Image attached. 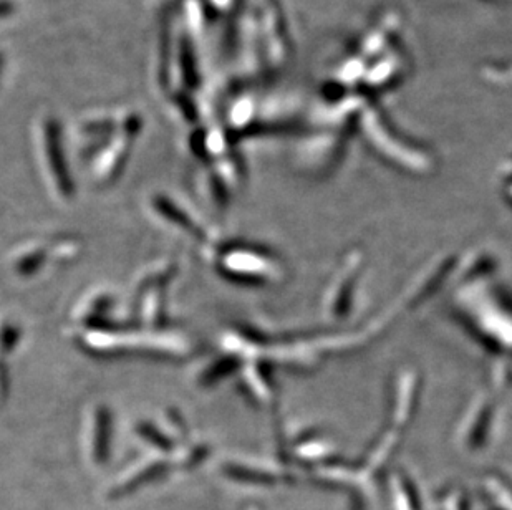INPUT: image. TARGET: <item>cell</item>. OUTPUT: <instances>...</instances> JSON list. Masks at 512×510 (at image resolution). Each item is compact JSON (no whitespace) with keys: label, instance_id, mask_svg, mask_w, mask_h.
I'll return each instance as SVG.
<instances>
[{"label":"cell","instance_id":"obj_4","mask_svg":"<svg viewBox=\"0 0 512 510\" xmlns=\"http://www.w3.org/2000/svg\"><path fill=\"white\" fill-rule=\"evenodd\" d=\"M170 17L163 15L161 17V67L160 82L163 87L168 83V68H170L171 35H170Z\"/></svg>","mask_w":512,"mask_h":510},{"label":"cell","instance_id":"obj_8","mask_svg":"<svg viewBox=\"0 0 512 510\" xmlns=\"http://www.w3.org/2000/svg\"><path fill=\"white\" fill-rule=\"evenodd\" d=\"M141 128V123L136 116H130L128 120H126L125 130L126 133H130V135H135V133H138Z\"/></svg>","mask_w":512,"mask_h":510},{"label":"cell","instance_id":"obj_3","mask_svg":"<svg viewBox=\"0 0 512 510\" xmlns=\"http://www.w3.org/2000/svg\"><path fill=\"white\" fill-rule=\"evenodd\" d=\"M166 471L165 464H153V466L148 467L145 471L140 472L138 476L133 477L131 481L126 482L123 486L115 489V497L125 496L128 492L135 491L138 487L143 486L148 481H153V479H158V477L163 476Z\"/></svg>","mask_w":512,"mask_h":510},{"label":"cell","instance_id":"obj_5","mask_svg":"<svg viewBox=\"0 0 512 510\" xmlns=\"http://www.w3.org/2000/svg\"><path fill=\"white\" fill-rule=\"evenodd\" d=\"M181 65H183L184 77L188 82L189 87H194V65H193V53L189 49L188 40H181Z\"/></svg>","mask_w":512,"mask_h":510},{"label":"cell","instance_id":"obj_9","mask_svg":"<svg viewBox=\"0 0 512 510\" xmlns=\"http://www.w3.org/2000/svg\"><path fill=\"white\" fill-rule=\"evenodd\" d=\"M12 10H14V4L10 0H0V17H5Z\"/></svg>","mask_w":512,"mask_h":510},{"label":"cell","instance_id":"obj_7","mask_svg":"<svg viewBox=\"0 0 512 510\" xmlns=\"http://www.w3.org/2000/svg\"><path fill=\"white\" fill-rule=\"evenodd\" d=\"M115 128L112 121H100V123H92V125L87 126V131H92V133H110V131Z\"/></svg>","mask_w":512,"mask_h":510},{"label":"cell","instance_id":"obj_6","mask_svg":"<svg viewBox=\"0 0 512 510\" xmlns=\"http://www.w3.org/2000/svg\"><path fill=\"white\" fill-rule=\"evenodd\" d=\"M140 433L145 436V438L150 439L151 443L156 444L158 448L161 449H170L171 444L166 441L163 436H161L156 429L150 428V426H146V424H143L140 428Z\"/></svg>","mask_w":512,"mask_h":510},{"label":"cell","instance_id":"obj_10","mask_svg":"<svg viewBox=\"0 0 512 510\" xmlns=\"http://www.w3.org/2000/svg\"><path fill=\"white\" fill-rule=\"evenodd\" d=\"M2 67H4V58L0 55V75H2Z\"/></svg>","mask_w":512,"mask_h":510},{"label":"cell","instance_id":"obj_1","mask_svg":"<svg viewBox=\"0 0 512 510\" xmlns=\"http://www.w3.org/2000/svg\"><path fill=\"white\" fill-rule=\"evenodd\" d=\"M45 141H47V154H49L50 166L54 171L55 181L58 189L63 196H72L73 184L70 179V173L67 169V161L63 154L62 140H60V130L55 120L47 121L45 125Z\"/></svg>","mask_w":512,"mask_h":510},{"label":"cell","instance_id":"obj_2","mask_svg":"<svg viewBox=\"0 0 512 510\" xmlns=\"http://www.w3.org/2000/svg\"><path fill=\"white\" fill-rule=\"evenodd\" d=\"M93 428H95L93 454L98 462H105L108 459V446H110V418H108L107 409H98Z\"/></svg>","mask_w":512,"mask_h":510}]
</instances>
